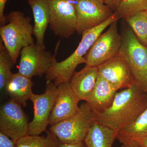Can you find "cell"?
<instances>
[{"mask_svg": "<svg viewBox=\"0 0 147 147\" xmlns=\"http://www.w3.org/2000/svg\"><path fill=\"white\" fill-rule=\"evenodd\" d=\"M147 108V94L134 84L117 92L110 108L102 113H95V121L118 132Z\"/></svg>", "mask_w": 147, "mask_h": 147, "instance_id": "cell-1", "label": "cell"}, {"mask_svg": "<svg viewBox=\"0 0 147 147\" xmlns=\"http://www.w3.org/2000/svg\"><path fill=\"white\" fill-rule=\"evenodd\" d=\"M119 18L115 12L107 21L99 26L87 30L82 34V40L78 47L68 57L61 62L56 60L45 74L46 83L53 82L56 86L70 82L76 67L86 62L85 57L104 30Z\"/></svg>", "mask_w": 147, "mask_h": 147, "instance_id": "cell-2", "label": "cell"}, {"mask_svg": "<svg viewBox=\"0 0 147 147\" xmlns=\"http://www.w3.org/2000/svg\"><path fill=\"white\" fill-rule=\"evenodd\" d=\"M6 18L7 24L0 28L1 40L15 64L22 49L34 44L33 26L30 17L20 11H11Z\"/></svg>", "mask_w": 147, "mask_h": 147, "instance_id": "cell-3", "label": "cell"}, {"mask_svg": "<svg viewBox=\"0 0 147 147\" xmlns=\"http://www.w3.org/2000/svg\"><path fill=\"white\" fill-rule=\"evenodd\" d=\"M119 55L127 65L134 85L147 94V47L132 30L128 29L124 34Z\"/></svg>", "mask_w": 147, "mask_h": 147, "instance_id": "cell-4", "label": "cell"}, {"mask_svg": "<svg viewBox=\"0 0 147 147\" xmlns=\"http://www.w3.org/2000/svg\"><path fill=\"white\" fill-rule=\"evenodd\" d=\"M95 121V115L88 102H83L75 115L51 125L49 130L60 144H74L84 141Z\"/></svg>", "mask_w": 147, "mask_h": 147, "instance_id": "cell-5", "label": "cell"}, {"mask_svg": "<svg viewBox=\"0 0 147 147\" xmlns=\"http://www.w3.org/2000/svg\"><path fill=\"white\" fill-rule=\"evenodd\" d=\"M60 41L56 45L54 55L37 44L24 47L21 50L18 72L30 79L46 74L56 60Z\"/></svg>", "mask_w": 147, "mask_h": 147, "instance_id": "cell-6", "label": "cell"}, {"mask_svg": "<svg viewBox=\"0 0 147 147\" xmlns=\"http://www.w3.org/2000/svg\"><path fill=\"white\" fill-rule=\"evenodd\" d=\"M74 0H47L50 9V30L56 36L68 38L76 31Z\"/></svg>", "mask_w": 147, "mask_h": 147, "instance_id": "cell-7", "label": "cell"}, {"mask_svg": "<svg viewBox=\"0 0 147 147\" xmlns=\"http://www.w3.org/2000/svg\"><path fill=\"white\" fill-rule=\"evenodd\" d=\"M117 21L113 22L109 29L96 40L85 57L86 65L98 67L119 55L122 44Z\"/></svg>", "mask_w": 147, "mask_h": 147, "instance_id": "cell-8", "label": "cell"}, {"mask_svg": "<svg viewBox=\"0 0 147 147\" xmlns=\"http://www.w3.org/2000/svg\"><path fill=\"white\" fill-rule=\"evenodd\" d=\"M45 92L40 94L33 93L30 98L34 107V117L29 123V135H39L49 125L51 112L58 94V87L53 82L46 83Z\"/></svg>", "mask_w": 147, "mask_h": 147, "instance_id": "cell-9", "label": "cell"}, {"mask_svg": "<svg viewBox=\"0 0 147 147\" xmlns=\"http://www.w3.org/2000/svg\"><path fill=\"white\" fill-rule=\"evenodd\" d=\"M76 31L80 34L104 23L113 13L105 0H79L75 5Z\"/></svg>", "mask_w": 147, "mask_h": 147, "instance_id": "cell-10", "label": "cell"}, {"mask_svg": "<svg viewBox=\"0 0 147 147\" xmlns=\"http://www.w3.org/2000/svg\"><path fill=\"white\" fill-rule=\"evenodd\" d=\"M29 123L21 105L10 99L0 110V131L15 143L29 135Z\"/></svg>", "mask_w": 147, "mask_h": 147, "instance_id": "cell-11", "label": "cell"}, {"mask_svg": "<svg viewBox=\"0 0 147 147\" xmlns=\"http://www.w3.org/2000/svg\"><path fill=\"white\" fill-rule=\"evenodd\" d=\"M57 87V96L49 120L50 125L71 117L79 108L80 100L72 90L70 82L60 84Z\"/></svg>", "mask_w": 147, "mask_h": 147, "instance_id": "cell-12", "label": "cell"}, {"mask_svg": "<svg viewBox=\"0 0 147 147\" xmlns=\"http://www.w3.org/2000/svg\"><path fill=\"white\" fill-rule=\"evenodd\" d=\"M98 75L118 90L134 84L127 65L119 55L98 66Z\"/></svg>", "mask_w": 147, "mask_h": 147, "instance_id": "cell-13", "label": "cell"}, {"mask_svg": "<svg viewBox=\"0 0 147 147\" xmlns=\"http://www.w3.org/2000/svg\"><path fill=\"white\" fill-rule=\"evenodd\" d=\"M118 89L98 75L93 90L86 102L94 113H102L113 104Z\"/></svg>", "mask_w": 147, "mask_h": 147, "instance_id": "cell-14", "label": "cell"}, {"mask_svg": "<svg viewBox=\"0 0 147 147\" xmlns=\"http://www.w3.org/2000/svg\"><path fill=\"white\" fill-rule=\"evenodd\" d=\"M98 76V67L87 65L74 74L70 85L80 100L86 101L88 99L95 86Z\"/></svg>", "mask_w": 147, "mask_h": 147, "instance_id": "cell-15", "label": "cell"}, {"mask_svg": "<svg viewBox=\"0 0 147 147\" xmlns=\"http://www.w3.org/2000/svg\"><path fill=\"white\" fill-rule=\"evenodd\" d=\"M34 19L33 35L36 44L45 49L44 37L50 20V9L47 0H28Z\"/></svg>", "mask_w": 147, "mask_h": 147, "instance_id": "cell-16", "label": "cell"}, {"mask_svg": "<svg viewBox=\"0 0 147 147\" xmlns=\"http://www.w3.org/2000/svg\"><path fill=\"white\" fill-rule=\"evenodd\" d=\"M33 85L31 79L18 72L13 73L5 90L10 96V99L26 107L27 100L30 99L33 93Z\"/></svg>", "mask_w": 147, "mask_h": 147, "instance_id": "cell-17", "label": "cell"}, {"mask_svg": "<svg viewBox=\"0 0 147 147\" xmlns=\"http://www.w3.org/2000/svg\"><path fill=\"white\" fill-rule=\"evenodd\" d=\"M117 132L95 121L84 139L88 147H112Z\"/></svg>", "mask_w": 147, "mask_h": 147, "instance_id": "cell-18", "label": "cell"}, {"mask_svg": "<svg viewBox=\"0 0 147 147\" xmlns=\"http://www.w3.org/2000/svg\"><path fill=\"white\" fill-rule=\"evenodd\" d=\"M147 136V108L136 119L117 132V139L121 144Z\"/></svg>", "mask_w": 147, "mask_h": 147, "instance_id": "cell-19", "label": "cell"}, {"mask_svg": "<svg viewBox=\"0 0 147 147\" xmlns=\"http://www.w3.org/2000/svg\"><path fill=\"white\" fill-rule=\"evenodd\" d=\"M46 136L28 135L16 142V147H60V143L50 130Z\"/></svg>", "mask_w": 147, "mask_h": 147, "instance_id": "cell-20", "label": "cell"}, {"mask_svg": "<svg viewBox=\"0 0 147 147\" xmlns=\"http://www.w3.org/2000/svg\"><path fill=\"white\" fill-rule=\"evenodd\" d=\"M141 43L147 47V11L124 18Z\"/></svg>", "mask_w": 147, "mask_h": 147, "instance_id": "cell-21", "label": "cell"}, {"mask_svg": "<svg viewBox=\"0 0 147 147\" xmlns=\"http://www.w3.org/2000/svg\"><path fill=\"white\" fill-rule=\"evenodd\" d=\"M13 65L10 55L1 40L0 42V89H5L6 86L13 73L11 69Z\"/></svg>", "mask_w": 147, "mask_h": 147, "instance_id": "cell-22", "label": "cell"}, {"mask_svg": "<svg viewBox=\"0 0 147 147\" xmlns=\"http://www.w3.org/2000/svg\"><path fill=\"white\" fill-rule=\"evenodd\" d=\"M147 11V0H123L115 12L119 18H126Z\"/></svg>", "mask_w": 147, "mask_h": 147, "instance_id": "cell-23", "label": "cell"}, {"mask_svg": "<svg viewBox=\"0 0 147 147\" xmlns=\"http://www.w3.org/2000/svg\"><path fill=\"white\" fill-rule=\"evenodd\" d=\"M0 147H16V144L8 136L0 131Z\"/></svg>", "mask_w": 147, "mask_h": 147, "instance_id": "cell-24", "label": "cell"}, {"mask_svg": "<svg viewBox=\"0 0 147 147\" xmlns=\"http://www.w3.org/2000/svg\"><path fill=\"white\" fill-rule=\"evenodd\" d=\"M7 0H0V25L1 26L5 25L7 23L6 16L4 14L6 3Z\"/></svg>", "mask_w": 147, "mask_h": 147, "instance_id": "cell-25", "label": "cell"}, {"mask_svg": "<svg viewBox=\"0 0 147 147\" xmlns=\"http://www.w3.org/2000/svg\"><path fill=\"white\" fill-rule=\"evenodd\" d=\"M123 0H105V3L112 10L115 11Z\"/></svg>", "mask_w": 147, "mask_h": 147, "instance_id": "cell-26", "label": "cell"}, {"mask_svg": "<svg viewBox=\"0 0 147 147\" xmlns=\"http://www.w3.org/2000/svg\"><path fill=\"white\" fill-rule=\"evenodd\" d=\"M129 142L137 144V145H139L141 147H147V136L134 139V140H132L128 143H129Z\"/></svg>", "mask_w": 147, "mask_h": 147, "instance_id": "cell-27", "label": "cell"}, {"mask_svg": "<svg viewBox=\"0 0 147 147\" xmlns=\"http://www.w3.org/2000/svg\"><path fill=\"white\" fill-rule=\"evenodd\" d=\"M60 147H88L84 141L74 144H60Z\"/></svg>", "mask_w": 147, "mask_h": 147, "instance_id": "cell-28", "label": "cell"}, {"mask_svg": "<svg viewBox=\"0 0 147 147\" xmlns=\"http://www.w3.org/2000/svg\"><path fill=\"white\" fill-rule=\"evenodd\" d=\"M121 147H141L139 146V145H137V144H134L133 143H125V144H121Z\"/></svg>", "mask_w": 147, "mask_h": 147, "instance_id": "cell-29", "label": "cell"}, {"mask_svg": "<svg viewBox=\"0 0 147 147\" xmlns=\"http://www.w3.org/2000/svg\"><path fill=\"white\" fill-rule=\"evenodd\" d=\"M74 1H79V0H74Z\"/></svg>", "mask_w": 147, "mask_h": 147, "instance_id": "cell-30", "label": "cell"}]
</instances>
